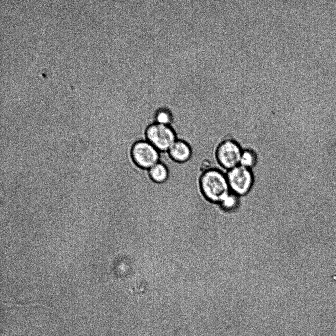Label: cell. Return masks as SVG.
I'll return each instance as SVG.
<instances>
[{
    "instance_id": "5",
    "label": "cell",
    "mask_w": 336,
    "mask_h": 336,
    "mask_svg": "<svg viewBox=\"0 0 336 336\" xmlns=\"http://www.w3.org/2000/svg\"><path fill=\"white\" fill-rule=\"evenodd\" d=\"M242 153L240 147L236 142L227 140L218 146L215 156L221 166L230 170L240 164Z\"/></svg>"
},
{
    "instance_id": "9",
    "label": "cell",
    "mask_w": 336,
    "mask_h": 336,
    "mask_svg": "<svg viewBox=\"0 0 336 336\" xmlns=\"http://www.w3.org/2000/svg\"><path fill=\"white\" fill-rule=\"evenodd\" d=\"M256 162V156L252 152L245 150L242 152L240 164L241 166L249 169L254 165Z\"/></svg>"
},
{
    "instance_id": "8",
    "label": "cell",
    "mask_w": 336,
    "mask_h": 336,
    "mask_svg": "<svg viewBox=\"0 0 336 336\" xmlns=\"http://www.w3.org/2000/svg\"><path fill=\"white\" fill-rule=\"evenodd\" d=\"M172 121L171 112L166 108L158 109L154 115V123L169 125Z\"/></svg>"
},
{
    "instance_id": "4",
    "label": "cell",
    "mask_w": 336,
    "mask_h": 336,
    "mask_svg": "<svg viewBox=\"0 0 336 336\" xmlns=\"http://www.w3.org/2000/svg\"><path fill=\"white\" fill-rule=\"evenodd\" d=\"M227 179L230 189L234 193L240 195L248 193L253 182L252 174L249 169L241 165L229 170Z\"/></svg>"
},
{
    "instance_id": "10",
    "label": "cell",
    "mask_w": 336,
    "mask_h": 336,
    "mask_svg": "<svg viewBox=\"0 0 336 336\" xmlns=\"http://www.w3.org/2000/svg\"><path fill=\"white\" fill-rule=\"evenodd\" d=\"M221 202L225 208L230 209L236 205L237 198L234 195L229 193Z\"/></svg>"
},
{
    "instance_id": "3",
    "label": "cell",
    "mask_w": 336,
    "mask_h": 336,
    "mask_svg": "<svg viewBox=\"0 0 336 336\" xmlns=\"http://www.w3.org/2000/svg\"><path fill=\"white\" fill-rule=\"evenodd\" d=\"M131 154L135 164L143 169L149 170L159 162V151L147 141L136 142Z\"/></svg>"
},
{
    "instance_id": "2",
    "label": "cell",
    "mask_w": 336,
    "mask_h": 336,
    "mask_svg": "<svg viewBox=\"0 0 336 336\" xmlns=\"http://www.w3.org/2000/svg\"><path fill=\"white\" fill-rule=\"evenodd\" d=\"M146 141L159 151H168L177 140L176 134L169 125L154 123L146 132Z\"/></svg>"
},
{
    "instance_id": "6",
    "label": "cell",
    "mask_w": 336,
    "mask_h": 336,
    "mask_svg": "<svg viewBox=\"0 0 336 336\" xmlns=\"http://www.w3.org/2000/svg\"><path fill=\"white\" fill-rule=\"evenodd\" d=\"M168 153L174 160L181 163L187 161L191 155V150L188 144L179 140L175 141Z\"/></svg>"
},
{
    "instance_id": "7",
    "label": "cell",
    "mask_w": 336,
    "mask_h": 336,
    "mask_svg": "<svg viewBox=\"0 0 336 336\" xmlns=\"http://www.w3.org/2000/svg\"><path fill=\"white\" fill-rule=\"evenodd\" d=\"M151 179L156 183H163L168 178L169 173L165 165L159 162L149 169Z\"/></svg>"
},
{
    "instance_id": "1",
    "label": "cell",
    "mask_w": 336,
    "mask_h": 336,
    "mask_svg": "<svg viewBox=\"0 0 336 336\" xmlns=\"http://www.w3.org/2000/svg\"><path fill=\"white\" fill-rule=\"evenodd\" d=\"M200 183L204 196L210 202H221L229 194L227 177L216 168L204 172Z\"/></svg>"
}]
</instances>
